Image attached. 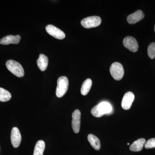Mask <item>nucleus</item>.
Segmentation results:
<instances>
[{
    "label": "nucleus",
    "mask_w": 155,
    "mask_h": 155,
    "mask_svg": "<svg viewBox=\"0 0 155 155\" xmlns=\"http://www.w3.org/2000/svg\"><path fill=\"white\" fill-rule=\"evenodd\" d=\"M112 110V107L110 103L102 102L94 107L91 110V113L94 117L99 118L105 114L110 113Z\"/></svg>",
    "instance_id": "1"
},
{
    "label": "nucleus",
    "mask_w": 155,
    "mask_h": 155,
    "mask_svg": "<svg viewBox=\"0 0 155 155\" xmlns=\"http://www.w3.org/2000/svg\"><path fill=\"white\" fill-rule=\"evenodd\" d=\"M6 67L9 71L18 77H23L25 74L22 65L17 61L10 60L7 61Z\"/></svg>",
    "instance_id": "2"
},
{
    "label": "nucleus",
    "mask_w": 155,
    "mask_h": 155,
    "mask_svg": "<svg viewBox=\"0 0 155 155\" xmlns=\"http://www.w3.org/2000/svg\"><path fill=\"white\" fill-rule=\"evenodd\" d=\"M69 80L66 76H61L58 80L56 94L57 97H62L67 93L69 87Z\"/></svg>",
    "instance_id": "3"
},
{
    "label": "nucleus",
    "mask_w": 155,
    "mask_h": 155,
    "mask_svg": "<svg viewBox=\"0 0 155 155\" xmlns=\"http://www.w3.org/2000/svg\"><path fill=\"white\" fill-rule=\"evenodd\" d=\"M110 73L115 80H121L124 75V70L122 64L115 62L110 67Z\"/></svg>",
    "instance_id": "4"
},
{
    "label": "nucleus",
    "mask_w": 155,
    "mask_h": 155,
    "mask_svg": "<svg viewBox=\"0 0 155 155\" xmlns=\"http://www.w3.org/2000/svg\"><path fill=\"white\" fill-rule=\"evenodd\" d=\"M81 25L84 28H94L101 25V19L98 16H91L84 18L81 20Z\"/></svg>",
    "instance_id": "5"
},
{
    "label": "nucleus",
    "mask_w": 155,
    "mask_h": 155,
    "mask_svg": "<svg viewBox=\"0 0 155 155\" xmlns=\"http://www.w3.org/2000/svg\"><path fill=\"white\" fill-rule=\"evenodd\" d=\"M123 44L126 48L133 52H136L138 49V43L133 37H126L123 40Z\"/></svg>",
    "instance_id": "6"
},
{
    "label": "nucleus",
    "mask_w": 155,
    "mask_h": 155,
    "mask_svg": "<svg viewBox=\"0 0 155 155\" xmlns=\"http://www.w3.org/2000/svg\"><path fill=\"white\" fill-rule=\"evenodd\" d=\"M46 30L50 35L58 39H63L66 37L65 34L63 31L52 25H47Z\"/></svg>",
    "instance_id": "7"
},
{
    "label": "nucleus",
    "mask_w": 155,
    "mask_h": 155,
    "mask_svg": "<svg viewBox=\"0 0 155 155\" xmlns=\"http://www.w3.org/2000/svg\"><path fill=\"white\" fill-rule=\"evenodd\" d=\"M81 116V114L79 110H75L72 113V128L75 133H78L80 130Z\"/></svg>",
    "instance_id": "8"
},
{
    "label": "nucleus",
    "mask_w": 155,
    "mask_h": 155,
    "mask_svg": "<svg viewBox=\"0 0 155 155\" xmlns=\"http://www.w3.org/2000/svg\"><path fill=\"white\" fill-rule=\"evenodd\" d=\"M11 141L12 145L14 148H17L21 143L22 137L20 131L17 127L12 128L11 132Z\"/></svg>",
    "instance_id": "9"
},
{
    "label": "nucleus",
    "mask_w": 155,
    "mask_h": 155,
    "mask_svg": "<svg viewBox=\"0 0 155 155\" xmlns=\"http://www.w3.org/2000/svg\"><path fill=\"white\" fill-rule=\"evenodd\" d=\"M134 99V95L131 92L128 91L125 94L122 98V108L125 110H128L131 107Z\"/></svg>",
    "instance_id": "10"
},
{
    "label": "nucleus",
    "mask_w": 155,
    "mask_h": 155,
    "mask_svg": "<svg viewBox=\"0 0 155 155\" xmlns=\"http://www.w3.org/2000/svg\"><path fill=\"white\" fill-rule=\"evenodd\" d=\"M144 14L141 10H138L133 14H130L127 17V22L130 24H135L143 19Z\"/></svg>",
    "instance_id": "11"
},
{
    "label": "nucleus",
    "mask_w": 155,
    "mask_h": 155,
    "mask_svg": "<svg viewBox=\"0 0 155 155\" xmlns=\"http://www.w3.org/2000/svg\"><path fill=\"white\" fill-rule=\"evenodd\" d=\"M21 37L20 35H8L5 36L0 40V44L3 45H8L9 44H18L19 43Z\"/></svg>",
    "instance_id": "12"
},
{
    "label": "nucleus",
    "mask_w": 155,
    "mask_h": 155,
    "mask_svg": "<svg viewBox=\"0 0 155 155\" xmlns=\"http://www.w3.org/2000/svg\"><path fill=\"white\" fill-rule=\"evenodd\" d=\"M37 64L39 69L41 71H45L48 65V57L43 54H40L37 61Z\"/></svg>",
    "instance_id": "13"
},
{
    "label": "nucleus",
    "mask_w": 155,
    "mask_h": 155,
    "mask_svg": "<svg viewBox=\"0 0 155 155\" xmlns=\"http://www.w3.org/2000/svg\"><path fill=\"white\" fill-rule=\"evenodd\" d=\"M146 140L144 138H140L134 142L130 147V150L133 152H140L143 149Z\"/></svg>",
    "instance_id": "14"
},
{
    "label": "nucleus",
    "mask_w": 155,
    "mask_h": 155,
    "mask_svg": "<svg viewBox=\"0 0 155 155\" xmlns=\"http://www.w3.org/2000/svg\"><path fill=\"white\" fill-rule=\"evenodd\" d=\"M87 140L92 147L96 150H99L101 147V142L97 137L93 134L87 136Z\"/></svg>",
    "instance_id": "15"
},
{
    "label": "nucleus",
    "mask_w": 155,
    "mask_h": 155,
    "mask_svg": "<svg viewBox=\"0 0 155 155\" xmlns=\"http://www.w3.org/2000/svg\"><path fill=\"white\" fill-rule=\"evenodd\" d=\"M45 147V143L42 140H40L37 142L34 151L33 155H43Z\"/></svg>",
    "instance_id": "16"
},
{
    "label": "nucleus",
    "mask_w": 155,
    "mask_h": 155,
    "mask_svg": "<svg viewBox=\"0 0 155 155\" xmlns=\"http://www.w3.org/2000/svg\"><path fill=\"white\" fill-rule=\"evenodd\" d=\"M92 84V81L90 78H87L84 81L81 86V94L84 96L86 95L88 93Z\"/></svg>",
    "instance_id": "17"
},
{
    "label": "nucleus",
    "mask_w": 155,
    "mask_h": 155,
    "mask_svg": "<svg viewBox=\"0 0 155 155\" xmlns=\"http://www.w3.org/2000/svg\"><path fill=\"white\" fill-rule=\"evenodd\" d=\"M11 94L8 91L0 87V101L2 102H7L11 99Z\"/></svg>",
    "instance_id": "18"
},
{
    "label": "nucleus",
    "mask_w": 155,
    "mask_h": 155,
    "mask_svg": "<svg viewBox=\"0 0 155 155\" xmlns=\"http://www.w3.org/2000/svg\"><path fill=\"white\" fill-rule=\"evenodd\" d=\"M148 55L151 59L155 58V42L151 43L147 48Z\"/></svg>",
    "instance_id": "19"
},
{
    "label": "nucleus",
    "mask_w": 155,
    "mask_h": 155,
    "mask_svg": "<svg viewBox=\"0 0 155 155\" xmlns=\"http://www.w3.org/2000/svg\"><path fill=\"white\" fill-rule=\"evenodd\" d=\"M145 147L146 149H151L155 148V138L150 139L145 143Z\"/></svg>",
    "instance_id": "20"
},
{
    "label": "nucleus",
    "mask_w": 155,
    "mask_h": 155,
    "mask_svg": "<svg viewBox=\"0 0 155 155\" xmlns=\"http://www.w3.org/2000/svg\"><path fill=\"white\" fill-rule=\"evenodd\" d=\"M127 145H130V144H129V143H127Z\"/></svg>",
    "instance_id": "21"
},
{
    "label": "nucleus",
    "mask_w": 155,
    "mask_h": 155,
    "mask_svg": "<svg viewBox=\"0 0 155 155\" xmlns=\"http://www.w3.org/2000/svg\"><path fill=\"white\" fill-rule=\"evenodd\" d=\"M154 30H155V26H154Z\"/></svg>",
    "instance_id": "22"
}]
</instances>
